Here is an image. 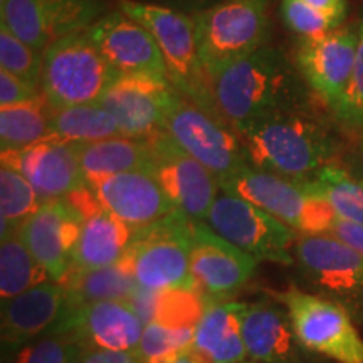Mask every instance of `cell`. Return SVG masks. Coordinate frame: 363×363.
Instances as JSON below:
<instances>
[{
	"label": "cell",
	"mask_w": 363,
	"mask_h": 363,
	"mask_svg": "<svg viewBox=\"0 0 363 363\" xmlns=\"http://www.w3.org/2000/svg\"><path fill=\"white\" fill-rule=\"evenodd\" d=\"M103 0H0V21L44 52L56 39L88 30L103 17Z\"/></svg>",
	"instance_id": "obj_11"
},
{
	"label": "cell",
	"mask_w": 363,
	"mask_h": 363,
	"mask_svg": "<svg viewBox=\"0 0 363 363\" xmlns=\"http://www.w3.org/2000/svg\"><path fill=\"white\" fill-rule=\"evenodd\" d=\"M86 185L91 187L106 177L126 172H152L155 155L150 138H115L74 142Z\"/></svg>",
	"instance_id": "obj_25"
},
{
	"label": "cell",
	"mask_w": 363,
	"mask_h": 363,
	"mask_svg": "<svg viewBox=\"0 0 363 363\" xmlns=\"http://www.w3.org/2000/svg\"><path fill=\"white\" fill-rule=\"evenodd\" d=\"M43 206V199L29 180L12 167L0 169V211H2V238L16 230Z\"/></svg>",
	"instance_id": "obj_32"
},
{
	"label": "cell",
	"mask_w": 363,
	"mask_h": 363,
	"mask_svg": "<svg viewBox=\"0 0 363 363\" xmlns=\"http://www.w3.org/2000/svg\"><path fill=\"white\" fill-rule=\"evenodd\" d=\"M121 72L116 71L86 30L67 34L44 51L40 93L52 110L94 103Z\"/></svg>",
	"instance_id": "obj_4"
},
{
	"label": "cell",
	"mask_w": 363,
	"mask_h": 363,
	"mask_svg": "<svg viewBox=\"0 0 363 363\" xmlns=\"http://www.w3.org/2000/svg\"><path fill=\"white\" fill-rule=\"evenodd\" d=\"M194 330L195 328H174V326L155 323V321L145 325L138 348L143 363H150L170 353L189 350L194 340Z\"/></svg>",
	"instance_id": "obj_37"
},
{
	"label": "cell",
	"mask_w": 363,
	"mask_h": 363,
	"mask_svg": "<svg viewBox=\"0 0 363 363\" xmlns=\"http://www.w3.org/2000/svg\"><path fill=\"white\" fill-rule=\"evenodd\" d=\"M52 113L43 93L27 103L0 108L2 152H19L49 138Z\"/></svg>",
	"instance_id": "obj_28"
},
{
	"label": "cell",
	"mask_w": 363,
	"mask_h": 363,
	"mask_svg": "<svg viewBox=\"0 0 363 363\" xmlns=\"http://www.w3.org/2000/svg\"><path fill=\"white\" fill-rule=\"evenodd\" d=\"M83 216L65 199L43 202L29 219L17 227V234L33 256L62 283L69 274L72 254L78 242Z\"/></svg>",
	"instance_id": "obj_15"
},
{
	"label": "cell",
	"mask_w": 363,
	"mask_h": 363,
	"mask_svg": "<svg viewBox=\"0 0 363 363\" xmlns=\"http://www.w3.org/2000/svg\"><path fill=\"white\" fill-rule=\"evenodd\" d=\"M133 229L101 207L86 217L72 254L71 271H91L116 264L126 256Z\"/></svg>",
	"instance_id": "obj_26"
},
{
	"label": "cell",
	"mask_w": 363,
	"mask_h": 363,
	"mask_svg": "<svg viewBox=\"0 0 363 363\" xmlns=\"http://www.w3.org/2000/svg\"><path fill=\"white\" fill-rule=\"evenodd\" d=\"M242 340L247 355L264 363H296L303 347L294 333L288 311L262 305H242Z\"/></svg>",
	"instance_id": "obj_23"
},
{
	"label": "cell",
	"mask_w": 363,
	"mask_h": 363,
	"mask_svg": "<svg viewBox=\"0 0 363 363\" xmlns=\"http://www.w3.org/2000/svg\"><path fill=\"white\" fill-rule=\"evenodd\" d=\"M79 357H81V355H78L76 358H72V360H71L69 363H79Z\"/></svg>",
	"instance_id": "obj_45"
},
{
	"label": "cell",
	"mask_w": 363,
	"mask_h": 363,
	"mask_svg": "<svg viewBox=\"0 0 363 363\" xmlns=\"http://www.w3.org/2000/svg\"><path fill=\"white\" fill-rule=\"evenodd\" d=\"M224 194L235 195L261 207L303 235L330 234L338 216L306 182L286 179L246 165L220 184Z\"/></svg>",
	"instance_id": "obj_5"
},
{
	"label": "cell",
	"mask_w": 363,
	"mask_h": 363,
	"mask_svg": "<svg viewBox=\"0 0 363 363\" xmlns=\"http://www.w3.org/2000/svg\"><path fill=\"white\" fill-rule=\"evenodd\" d=\"M311 192L325 199L338 217L363 225V180L338 165H326L306 180Z\"/></svg>",
	"instance_id": "obj_31"
},
{
	"label": "cell",
	"mask_w": 363,
	"mask_h": 363,
	"mask_svg": "<svg viewBox=\"0 0 363 363\" xmlns=\"http://www.w3.org/2000/svg\"><path fill=\"white\" fill-rule=\"evenodd\" d=\"M335 116L343 126L363 131V19L358 22V45L352 78Z\"/></svg>",
	"instance_id": "obj_38"
},
{
	"label": "cell",
	"mask_w": 363,
	"mask_h": 363,
	"mask_svg": "<svg viewBox=\"0 0 363 363\" xmlns=\"http://www.w3.org/2000/svg\"><path fill=\"white\" fill-rule=\"evenodd\" d=\"M51 136L65 142H96L121 136L116 118L98 101L54 110Z\"/></svg>",
	"instance_id": "obj_30"
},
{
	"label": "cell",
	"mask_w": 363,
	"mask_h": 363,
	"mask_svg": "<svg viewBox=\"0 0 363 363\" xmlns=\"http://www.w3.org/2000/svg\"><path fill=\"white\" fill-rule=\"evenodd\" d=\"M305 2L323 12L347 17V0H305Z\"/></svg>",
	"instance_id": "obj_43"
},
{
	"label": "cell",
	"mask_w": 363,
	"mask_h": 363,
	"mask_svg": "<svg viewBox=\"0 0 363 363\" xmlns=\"http://www.w3.org/2000/svg\"><path fill=\"white\" fill-rule=\"evenodd\" d=\"M66 288L57 281H48L2 301L4 347H19L44 331L56 330L66 313Z\"/></svg>",
	"instance_id": "obj_22"
},
{
	"label": "cell",
	"mask_w": 363,
	"mask_h": 363,
	"mask_svg": "<svg viewBox=\"0 0 363 363\" xmlns=\"http://www.w3.org/2000/svg\"><path fill=\"white\" fill-rule=\"evenodd\" d=\"M360 179H362V180H363V177H360Z\"/></svg>",
	"instance_id": "obj_47"
},
{
	"label": "cell",
	"mask_w": 363,
	"mask_h": 363,
	"mask_svg": "<svg viewBox=\"0 0 363 363\" xmlns=\"http://www.w3.org/2000/svg\"><path fill=\"white\" fill-rule=\"evenodd\" d=\"M192 219L174 211L163 219L135 230L125 259L142 288H197L190 269Z\"/></svg>",
	"instance_id": "obj_7"
},
{
	"label": "cell",
	"mask_w": 363,
	"mask_h": 363,
	"mask_svg": "<svg viewBox=\"0 0 363 363\" xmlns=\"http://www.w3.org/2000/svg\"><path fill=\"white\" fill-rule=\"evenodd\" d=\"M153 147L152 174L177 211L194 220H206L214 206L219 180L201 162L177 145L165 130L150 136Z\"/></svg>",
	"instance_id": "obj_12"
},
{
	"label": "cell",
	"mask_w": 363,
	"mask_h": 363,
	"mask_svg": "<svg viewBox=\"0 0 363 363\" xmlns=\"http://www.w3.org/2000/svg\"><path fill=\"white\" fill-rule=\"evenodd\" d=\"M84 348L76 331H52L49 337L22 347L13 363H69Z\"/></svg>",
	"instance_id": "obj_35"
},
{
	"label": "cell",
	"mask_w": 363,
	"mask_h": 363,
	"mask_svg": "<svg viewBox=\"0 0 363 363\" xmlns=\"http://www.w3.org/2000/svg\"><path fill=\"white\" fill-rule=\"evenodd\" d=\"M120 11L142 24L157 40L169 67L170 83L175 89L203 110L222 118L217 111L208 76L199 56L192 16L167 6L135 0H121Z\"/></svg>",
	"instance_id": "obj_3"
},
{
	"label": "cell",
	"mask_w": 363,
	"mask_h": 363,
	"mask_svg": "<svg viewBox=\"0 0 363 363\" xmlns=\"http://www.w3.org/2000/svg\"><path fill=\"white\" fill-rule=\"evenodd\" d=\"M163 130L182 150L211 170L219 185L249 165L246 150L233 126L177 89L167 108Z\"/></svg>",
	"instance_id": "obj_8"
},
{
	"label": "cell",
	"mask_w": 363,
	"mask_h": 363,
	"mask_svg": "<svg viewBox=\"0 0 363 363\" xmlns=\"http://www.w3.org/2000/svg\"><path fill=\"white\" fill-rule=\"evenodd\" d=\"M2 165L21 172L43 202L65 199L74 190L86 187L74 142L54 136L19 152H2Z\"/></svg>",
	"instance_id": "obj_17"
},
{
	"label": "cell",
	"mask_w": 363,
	"mask_h": 363,
	"mask_svg": "<svg viewBox=\"0 0 363 363\" xmlns=\"http://www.w3.org/2000/svg\"><path fill=\"white\" fill-rule=\"evenodd\" d=\"M281 16L284 24L303 39L320 38L342 27L345 17L311 7L305 0H281Z\"/></svg>",
	"instance_id": "obj_36"
},
{
	"label": "cell",
	"mask_w": 363,
	"mask_h": 363,
	"mask_svg": "<svg viewBox=\"0 0 363 363\" xmlns=\"http://www.w3.org/2000/svg\"><path fill=\"white\" fill-rule=\"evenodd\" d=\"M233 363H247V362H244V360H242V362H233Z\"/></svg>",
	"instance_id": "obj_46"
},
{
	"label": "cell",
	"mask_w": 363,
	"mask_h": 363,
	"mask_svg": "<svg viewBox=\"0 0 363 363\" xmlns=\"http://www.w3.org/2000/svg\"><path fill=\"white\" fill-rule=\"evenodd\" d=\"M167 2H169V7L175 9V11L194 16L197 12L207 11V9L219 4L220 0H167Z\"/></svg>",
	"instance_id": "obj_42"
},
{
	"label": "cell",
	"mask_w": 363,
	"mask_h": 363,
	"mask_svg": "<svg viewBox=\"0 0 363 363\" xmlns=\"http://www.w3.org/2000/svg\"><path fill=\"white\" fill-rule=\"evenodd\" d=\"M330 234H333L335 238L342 239L343 242L348 244V246H352L353 249H357L358 252L363 254V225L338 217L337 222H335L333 229L330 230Z\"/></svg>",
	"instance_id": "obj_41"
},
{
	"label": "cell",
	"mask_w": 363,
	"mask_h": 363,
	"mask_svg": "<svg viewBox=\"0 0 363 363\" xmlns=\"http://www.w3.org/2000/svg\"><path fill=\"white\" fill-rule=\"evenodd\" d=\"M0 66L40 89L44 52L21 40L4 21H0Z\"/></svg>",
	"instance_id": "obj_34"
},
{
	"label": "cell",
	"mask_w": 363,
	"mask_h": 363,
	"mask_svg": "<svg viewBox=\"0 0 363 363\" xmlns=\"http://www.w3.org/2000/svg\"><path fill=\"white\" fill-rule=\"evenodd\" d=\"M206 220L220 238L254 259L293 264L289 247L296 240V230L261 207L235 195L222 194L216 199Z\"/></svg>",
	"instance_id": "obj_10"
},
{
	"label": "cell",
	"mask_w": 363,
	"mask_h": 363,
	"mask_svg": "<svg viewBox=\"0 0 363 363\" xmlns=\"http://www.w3.org/2000/svg\"><path fill=\"white\" fill-rule=\"evenodd\" d=\"M150 363H194L192 358H190L189 352H177V353H170V355L157 358V360L150 362Z\"/></svg>",
	"instance_id": "obj_44"
},
{
	"label": "cell",
	"mask_w": 363,
	"mask_h": 363,
	"mask_svg": "<svg viewBox=\"0 0 363 363\" xmlns=\"http://www.w3.org/2000/svg\"><path fill=\"white\" fill-rule=\"evenodd\" d=\"M190 269L199 288L222 296L239 289L256 269V259L220 238L207 224L192 219Z\"/></svg>",
	"instance_id": "obj_18"
},
{
	"label": "cell",
	"mask_w": 363,
	"mask_h": 363,
	"mask_svg": "<svg viewBox=\"0 0 363 363\" xmlns=\"http://www.w3.org/2000/svg\"><path fill=\"white\" fill-rule=\"evenodd\" d=\"M206 310V301L199 286L192 289H155V323L174 328H195Z\"/></svg>",
	"instance_id": "obj_33"
},
{
	"label": "cell",
	"mask_w": 363,
	"mask_h": 363,
	"mask_svg": "<svg viewBox=\"0 0 363 363\" xmlns=\"http://www.w3.org/2000/svg\"><path fill=\"white\" fill-rule=\"evenodd\" d=\"M254 169L306 182L338 155L335 135L306 111L276 113L234 128Z\"/></svg>",
	"instance_id": "obj_2"
},
{
	"label": "cell",
	"mask_w": 363,
	"mask_h": 363,
	"mask_svg": "<svg viewBox=\"0 0 363 363\" xmlns=\"http://www.w3.org/2000/svg\"><path fill=\"white\" fill-rule=\"evenodd\" d=\"M66 288V311L108 299H130L140 288L133 271L123 257L116 264L91 271H69L61 283Z\"/></svg>",
	"instance_id": "obj_27"
},
{
	"label": "cell",
	"mask_w": 363,
	"mask_h": 363,
	"mask_svg": "<svg viewBox=\"0 0 363 363\" xmlns=\"http://www.w3.org/2000/svg\"><path fill=\"white\" fill-rule=\"evenodd\" d=\"M86 33L103 57L121 74H147L170 81L169 67L157 40L126 13H106Z\"/></svg>",
	"instance_id": "obj_16"
},
{
	"label": "cell",
	"mask_w": 363,
	"mask_h": 363,
	"mask_svg": "<svg viewBox=\"0 0 363 363\" xmlns=\"http://www.w3.org/2000/svg\"><path fill=\"white\" fill-rule=\"evenodd\" d=\"M39 94L40 89L13 76L12 72L0 69V108L27 103Z\"/></svg>",
	"instance_id": "obj_39"
},
{
	"label": "cell",
	"mask_w": 363,
	"mask_h": 363,
	"mask_svg": "<svg viewBox=\"0 0 363 363\" xmlns=\"http://www.w3.org/2000/svg\"><path fill=\"white\" fill-rule=\"evenodd\" d=\"M358 24L338 27L320 38L303 39L296 52V66L305 83L333 110L347 93L357 57Z\"/></svg>",
	"instance_id": "obj_13"
},
{
	"label": "cell",
	"mask_w": 363,
	"mask_h": 363,
	"mask_svg": "<svg viewBox=\"0 0 363 363\" xmlns=\"http://www.w3.org/2000/svg\"><path fill=\"white\" fill-rule=\"evenodd\" d=\"M242 303L207 306L194 330L189 355L194 363L242 362L247 355L240 328Z\"/></svg>",
	"instance_id": "obj_24"
},
{
	"label": "cell",
	"mask_w": 363,
	"mask_h": 363,
	"mask_svg": "<svg viewBox=\"0 0 363 363\" xmlns=\"http://www.w3.org/2000/svg\"><path fill=\"white\" fill-rule=\"evenodd\" d=\"M217 111L233 128L276 113L306 111L298 66L276 45H262L208 76Z\"/></svg>",
	"instance_id": "obj_1"
},
{
	"label": "cell",
	"mask_w": 363,
	"mask_h": 363,
	"mask_svg": "<svg viewBox=\"0 0 363 363\" xmlns=\"http://www.w3.org/2000/svg\"><path fill=\"white\" fill-rule=\"evenodd\" d=\"M192 19L207 76L266 45L271 35L269 0H220Z\"/></svg>",
	"instance_id": "obj_6"
},
{
	"label": "cell",
	"mask_w": 363,
	"mask_h": 363,
	"mask_svg": "<svg viewBox=\"0 0 363 363\" xmlns=\"http://www.w3.org/2000/svg\"><path fill=\"white\" fill-rule=\"evenodd\" d=\"M54 281L49 271L27 249L17 230H11L0 244V296L2 301Z\"/></svg>",
	"instance_id": "obj_29"
},
{
	"label": "cell",
	"mask_w": 363,
	"mask_h": 363,
	"mask_svg": "<svg viewBox=\"0 0 363 363\" xmlns=\"http://www.w3.org/2000/svg\"><path fill=\"white\" fill-rule=\"evenodd\" d=\"M276 296L286 306L299 343L338 363H363V340L340 303L289 288Z\"/></svg>",
	"instance_id": "obj_9"
},
{
	"label": "cell",
	"mask_w": 363,
	"mask_h": 363,
	"mask_svg": "<svg viewBox=\"0 0 363 363\" xmlns=\"http://www.w3.org/2000/svg\"><path fill=\"white\" fill-rule=\"evenodd\" d=\"M89 189L106 211L133 230L177 211L158 180L145 170L106 177Z\"/></svg>",
	"instance_id": "obj_19"
},
{
	"label": "cell",
	"mask_w": 363,
	"mask_h": 363,
	"mask_svg": "<svg viewBox=\"0 0 363 363\" xmlns=\"http://www.w3.org/2000/svg\"><path fill=\"white\" fill-rule=\"evenodd\" d=\"M79 363H143L138 350L118 352L104 348H84Z\"/></svg>",
	"instance_id": "obj_40"
},
{
	"label": "cell",
	"mask_w": 363,
	"mask_h": 363,
	"mask_svg": "<svg viewBox=\"0 0 363 363\" xmlns=\"http://www.w3.org/2000/svg\"><path fill=\"white\" fill-rule=\"evenodd\" d=\"M175 86L147 74H121L98 99L120 125L121 136L150 138L163 130Z\"/></svg>",
	"instance_id": "obj_14"
},
{
	"label": "cell",
	"mask_w": 363,
	"mask_h": 363,
	"mask_svg": "<svg viewBox=\"0 0 363 363\" xmlns=\"http://www.w3.org/2000/svg\"><path fill=\"white\" fill-rule=\"evenodd\" d=\"M296 257L308 278L325 291L338 296L363 293V254L333 234L299 238Z\"/></svg>",
	"instance_id": "obj_20"
},
{
	"label": "cell",
	"mask_w": 363,
	"mask_h": 363,
	"mask_svg": "<svg viewBox=\"0 0 363 363\" xmlns=\"http://www.w3.org/2000/svg\"><path fill=\"white\" fill-rule=\"evenodd\" d=\"M145 323L128 299H108L88 303L66 311L54 331H76L104 350H138Z\"/></svg>",
	"instance_id": "obj_21"
}]
</instances>
